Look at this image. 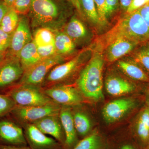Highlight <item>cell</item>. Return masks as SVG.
I'll list each match as a JSON object with an SVG mask.
<instances>
[{"label": "cell", "mask_w": 149, "mask_h": 149, "mask_svg": "<svg viewBox=\"0 0 149 149\" xmlns=\"http://www.w3.org/2000/svg\"><path fill=\"white\" fill-rule=\"evenodd\" d=\"M145 4H146V3L143 0H132L126 10V13H130L138 10Z\"/></svg>", "instance_id": "cell-35"}, {"label": "cell", "mask_w": 149, "mask_h": 149, "mask_svg": "<svg viewBox=\"0 0 149 149\" xmlns=\"http://www.w3.org/2000/svg\"><path fill=\"white\" fill-rule=\"evenodd\" d=\"M18 15L12 7L9 8L0 23L1 29L9 35H12L18 24Z\"/></svg>", "instance_id": "cell-25"}, {"label": "cell", "mask_w": 149, "mask_h": 149, "mask_svg": "<svg viewBox=\"0 0 149 149\" xmlns=\"http://www.w3.org/2000/svg\"><path fill=\"white\" fill-rule=\"evenodd\" d=\"M44 93L58 104L76 105L83 101V97L80 91L72 86H54L46 89Z\"/></svg>", "instance_id": "cell-10"}, {"label": "cell", "mask_w": 149, "mask_h": 149, "mask_svg": "<svg viewBox=\"0 0 149 149\" xmlns=\"http://www.w3.org/2000/svg\"><path fill=\"white\" fill-rule=\"evenodd\" d=\"M72 116L76 132L81 136L87 135L91 127V121L88 116L80 111L75 112Z\"/></svg>", "instance_id": "cell-26"}, {"label": "cell", "mask_w": 149, "mask_h": 149, "mask_svg": "<svg viewBox=\"0 0 149 149\" xmlns=\"http://www.w3.org/2000/svg\"><path fill=\"white\" fill-rule=\"evenodd\" d=\"M61 108L54 102L45 105L21 107L16 105L10 113L19 120L34 123L51 115H59Z\"/></svg>", "instance_id": "cell-7"}, {"label": "cell", "mask_w": 149, "mask_h": 149, "mask_svg": "<svg viewBox=\"0 0 149 149\" xmlns=\"http://www.w3.org/2000/svg\"><path fill=\"white\" fill-rule=\"evenodd\" d=\"M138 10L149 27V3L145 4Z\"/></svg>", "instance_id": "cell-36"}, {"label": "cell", "mask_w": 149, "mask_h": 149, "mask_svg": "<svg viewBox=\"0 0 149 149\" xmlns=\"http://www.w3.org/2000/svg\"><path fill=\"white\" fill-rule=\"evenodd\" d=\"M7 95L19 106L45 105L54 102L37 85H19L10 90Z\"/></svg>", "instance_id": "cell-4"}, {"label": "cell", "mask_w": 149, "mask_h": 149, "mask_svg": "<svg viewBox=\"0 0 149 149\" xmlns=\"http://www.w3.org/2000/svg\"><path fill=\"white\" fill-rule=\"evenodd\" d=\"M9 8L3 1L0 0V23L3 17L8 10Z\"/></svg>", "instance_id": "cell-37"}, {"label": "cell", "mask_w": 149, "mask_h": 149, "mask_svg": "<svg viewBox=\"0 0 149 149\" xmlns=\"http://www.w3.org/2000/svg\"><path fill=\"white\" fill-rule=\"evenodd\" d=\"M59 119L65 133L64 145L65 148L69 149L76 145L77 137L74 127L72 114L69 108H61L60 111Z\"/></svg>", "instance_id": "cell-15"}, {"label": "cell", "mask_w": 149, "mask_h": 149, "mask_svg": "<svg viewBox=\"0 0 149 149\" xmlns=\"http://www.w3.org/2000/svg\"><path fill=\"white\" fill-rule=\"evenodd\" d=\"M105 45L104 58L112 63L131 52L139 45L138 43L120 36H104Z\"/></svg>", "instance_id": "cell-6"}, {"label": "cell", "mask_w": 149, "mask_h": 149, "mask_svg": "<svg viewBox=\"0 0 149 149\" xmlns=\"http://www.w3.org/2000/svg\"><path fill=\"white\" fill-rule=\"evenodd\" d=\"M37 50L40 56L42 58L49 57L56 54L54 45L37 48Z\"/></svg>", "instance_id": "cell-34"}, {"label": "cell", "mask_w": 149, "mask_h": 149, "mask_svg": "<svg viewBox=\"0 0 149 149\" xmlns=\"http://www.w3.org/2000/svg\"><path fill=\"white\" fill-rule=\"evenodd\" d=\"M0 149H30L26 146H10V145L0 144Z\"/></svg>", "instance_id": "cell-38"}, {"label": "cell", "mask_w": 149, "mask_h": 149, "mask_svg": "<svg viewBox=\"0 0 149 149\" xmlns=\"http://www.w3.org/2000/svg\"><path fill=\"white\" fill-rule=\"evenodd\" d=\"M148 102H149V94H148Z\"/></svg>", "instance_id": "cell-45"}, {"label": "cell", "mask_w": 149, "mask_h": 149, "mask_svg": "<svg viewBox=\"0 0 149 149\" xmlns=\"http://www.w3.org/2000/svg\"><path fill=\"white\" fill-rule=\"evenodd\" d=\"M63 32L75 44L85 39L88 35V30L85 25L75 17H72L65 24Z\"/></svg>", "instance_id": "cell-21"}, {"label": "cell", "mask_w": 149, "mask_h": 149, "mask_svg": "<svg viewBox=\"0 0 149 149\" xmlns=\"http://www.w3.org/2000/svg\"><path fill=\"white\" fill-rule=\"evenodd\" d=\"M148 144H149V141Z\"/></svg>", "instance_id": "cell-46"}, {"label": "cell", "mask_w": 149, "mask_h": 149, "mask_svg": "<svg viewBox=\"0 0 149 149\" xmlns=\"http://www.w3.org/2000/svg\"><path fill=\"white\" fill-rule=\"evenodd\" d=\"M119 5V0H105V14L107 19L117 10Z\"/></svg>", "instance_id": "cell-31"}, {"label": "cell", "mask_w": 149, "mask_h": 149, "mask_svg": "<svg viewBox=\"0 0 149 149\" xmlns=\"http://www.w3.org/2000/svg\"><path fill=\"white\" fill-rule=\"evenodd\" d=\"M32 26L56 32L63 26L66 10L59 0H32L29 13Z\"/></svg>", "instance_id": "cell-2"}, {"label": "cell", "mask_w": 149, "mask_h": 149, "mask_svg": "<svg viewBox=\"0 0 149 149\" xmlns=\"http://www.w3.org/2000/svg\"><path fill=\"white\" fill-rule=\"evenodd\" d=\"M137 104V101L131 98L117 99L109 102L102 109L104 120L109 123L118 121L126 113L134 109Z\"/></svg>", "instance_id": "cell-9"}, {"label": "cell", "mask_w": 149, "mask_h": 149, "mask_svg": "<svg viewBox=\"0 0 149 149\" xmlns=\"http://www.w3.org/2000/svg\"><path fill=\"white\" fill-rule=\"evenodd\" d=\"M33 40L37 48L54 45L55 32L47 27H40L35 30Z\"/></svg>", "instance_id": "cell-23"}, {"label": "cell", "mask_w": 149, "mask_h": 149, "mask_svg": "<svg viewBox=\"0 0 149 149\" xmlns=\"http://www.w3.org/2000/svg\"><path fill=\"white\" fill-rule=\"evenodd\" d=\"M120 149H134V148L130 145H126L123 146Z\"/></svg>", "instance_id": "cell-43"}, {"label": "cell", "mask_w": 149, "mask_h": 149, "mask_svg": "<svg viewBox=\"0 0 149 149\" xmlns=\"http://www.w3.org/2000/svg\"><path fill=\"white\" fill-rule=\"evenodd\" d=\"M132 0H119V5L123 10H127Z\"/></svg>", "instance_id": "cell-39"}, {"label": "cell", "mask_w": 149, "mask_h": 149, "mask_svg": "<svg viewBox=\"0 0 149 149\" xmlns=\"http://www.w3.org/2000/svg\"><path fill=\"white\" fill-rule=\"evenodd\" d=\"M117 66L124 74L131 79L149 83L148 74L131 58L118 61Z\"/></svg>", "instance_id": "cell-18"}, {"label": "cell", "mask_w": 149, "mask_h": 149, "mask_svg": "<svg viewBox=\"0 0 149 149\" xmlns=\"http://www.w3.org/2000/svg\"><path fill=\"white\" fill-rule=\"evenodd\" d=\"M65 59L57 54L43 58L35 65L24 70L19 85L38 86L45 80L51 70L56 65L62 63Z\"/></svg>", "instance_id": "cell-5"}, {"label": "cell", "mask_w": 149, "mask_h": 149, "mask_svg": "<svg viewBox=\"0 0 149 149\" xmlns=\"http://www.w3.org/2000/svg\"><path fill=\"white\" fill-rule=\"evenodd\" d=\"M104 60L101 52L95 51L80 72L77 81V88L81 95L95 101L104 99L102 72Z\"/></svg>", "instance_id": "cell-1"}, {"label": "cell", "mask_w": 149, "mask_h": 149, "mask_svg": "<svg viewBox=\"0 0 149 149\" xmlns=\"http://www.w3.org/2000/svg\"><path fill=\"white\" fill-rule=\"evenodd\" d=\"M17 57L24 71L35 65L43 59L38 52L37 46L33 40L22 49Z\"/></svg>", "instance_id": "cell-20"}, {"label": "cell", "mask_w": 149, "mask_h": 149, "mask_svg": "<svg viewBox=\"0 0 149 149\" xmlns=\"http://www.w3.org/2000/svg\"><path fill=\"white\" fill-rule=\"evenodd\" d=\"M32 40L29 20L25 17H22L19 18L18 25L11 35L9 48L12 56L17 57L22 49Z\"/></svg>", "instance_id": "cell-11"}, {"label": "cell", "mask_w": 149, "mask_h": 149, "mask_svg": "<svg viewBox=\"0 0 149 149\" xmlns=\"http://www.w3.org/2000/svg\"><path fill=\"white\" fill-rule=\"evenodd\" d=\"M135 130L140 141L144 144L149 141V105H148L139 113L135 123Z\"/></svg>", "instance_id": "cell-22"}, {"label": "cell", "mask_w": 149, "mask_h": 149, "mask_svg": "<svg viewBox=\"0 0 149 149\" xmlns=\"http://www.w3.org/2000/svg\"><path fill=\"white\" fill-rule=\"evenodd\" d=\"M143 1L145 2H146V4L149 3V0H143Z\"/></svg>", "instance_id": "cell-44"}, {"label": "cell", "mask_w": 149, "mask_h": 149, "mask_svg": "<svg viewBox=\"0 0 149 149\" xmlns=\"http://www.w3.org/2000/svg\"><path fill=\"white\" fill-rule=\"evenodd\" d=\"M5 52H0V63L3 60L5 57Z\"/></svg>", "instance_id": "cell-42"}, {"label": "cell", "mask_w": 149, "mask_h": 149, "mask_svg": "<svg viewBox=\"0 0 149 149\" xmlns=\"http://www.w3.org/2000/svg\"><path fill=\"white\" fill-rule=\"evenodd\" d=\"M16 106L15 103L9 96L0 94V116L11 112Z\"/></svg>", "instance_id": "cell-29"}, {"label": "cell", "mask_w": 149, "mask_h": 149, "mask_svg": "<svg viewBox=\"0 0 149 149\" xmlns=\"http://www.w3.org/2000/svg\"><path fill=\"white\" fill-rule=\"evenodd\" d=\"M0 142L2 145L24 146L27 140L22 128L8 121H0Z\"/></svg>", "instance_id": "cell-13"}, {"label": "cell", "mask_w": 149, "mask_h": 149, "mask_svg": "<svg viewBox=\"0 0 149 149\" xmlns=\"http://www.w3.org/2000/svg\"><path fill=\"white\" fill-rule=\"evenodd\" d=\"M87 51H82L68 61L56 65L47 75V81L56 83L66 80L83 64L88 56Z\"/></svg>", "instance_id": "cell-8"}, {"label": "cell", "mask_w": 149, "mask_h": 149, "mask_svg": "<svg viewBox=\"0 0 149 149\" xmlns=\"http://www.w3.org/2000/svg\"><path fill=\"white\" fill-rule=\"evenodd\" d=\"M32 0H15L12 7L18 14L25 15L29 13Z\"/></svg>", "instance_id": "cell-30"}, {"label": "cell", "mask_w": 149, "mask_h": 149, "mask_svg": "<svg viewBox=\"0 0 149 149\" xmlns=\"http://www.w3.org/2000/svg\"><path fill=\"white\" fill-rule=\"evenodd\" d=\"M11 35L6 33L0 27V52H5L9 48Z\"/></svg>", "instance_id": "cell-33"}, {"label": "cell", "mask_w": 149, "mask_h": 149, "mask_svg": "<svg viewBox=\"0 0 149 149\" xmlns=\"http://www.w3.org/2000/svg\"><path fill=\"white\" fill-rule=\"evenodd\" d=\"M105 86L107 93L113 96L127 95L136 90L134 84L117 75L109 76L106 80Z\"/></svg>", "instance_id": "cell-17"}, {"label": "cell", "mask_w": 149, "mask_h": 149, "mask_svg": "<svg viewBox=\"0 0 149 149\" xmlns=\"http://www.w3.org/2000/svg\"><path fill=\"white\" fill-rule=\"evenodd\" d=\"M134 61L149 75V42H146L134 51L130 56Z\"/></svg>", "instance_id": "cell-24"}, {"label": "cell", "mask_w": 149, "mask_h": 149, "mask_svg": "<svg viewBox=\"0 0 149 149\" xmlns=\"http://www.w3.org/2000/svg\"><path fill=\"white\" fill-rule=\"evenodd\" d=\"M0 64V88H5L21 78L24 72L18 58L11 56Z\"/></svg>", "instance_id": "cell-12"}, {"label": "cell", "mask_w": 149, "mask_h": 149, "mask_svg": "<svg viewBox=\"0 0 149 149\" xmlns=\"http://www.w3.org/2000/svg\"><path fill=\"white\" fill-rule=\"evenodd\" d=\"M76 6L78 9L80 11V0H70Z\"/></svg>", "instance_id": "cell-40"}, {"label": "cell", "mask_w": 149, "mask_h": 149, "mask_svg": "<svg viewBox=\"0 0 149 149\" xmlns=\"http://www.w3.org/2000/svg\"><path fill=\"white\" fill-rule=\"evenodd\" d=\"M56 54L66 59L76 52V44L63 31L55 32Z\"/></svg>", "instance_id": "cell-19"}, {"label": "cell", "mask_w": 149, "mask_h": 149, "mask_svg": "<svg viewBox=\"0 0 149 149\" xmlns=\"http://www.w3.org/2000/svg\"><path fill=\"white\" fill-rule=\"evenodd\" d=\"M101 139L97 131L86 136L76 143L73 149H102Z\"/></svg>", "instance_id": "cell-28"}, {"label": "cell", "mask_w": 149, "mask_h": 149, "mask_svg": "<svg viewBox=\"0 0 149 149\" xmlns=\"http://www.w3.org/2000/svg\"><path fill=\"white\" fill-rule=\"evenodd\" d=\"M101 23L102 25L107 23V19L105 14V0H94Z\"/></svg>", "instance_id": "cell-32"}, {"label": "cell", "mask_w": 149, "mask_h": 149, "mask_svg": "<svg viewBox=\"0 0 149 149\" xmlns=\"http://www.w3.org/2000/svg\"><path fill=\"white\" fill-rule=\"evenodd\" d=\"M59 115L46 116L33 123V124L46 135H49L58 141L64 144L61 124L59 120Z\"/></svg>", "instance_id": "cell-16"}, {"label": "cell", "mask_w": 149, "mask_h": 149, "mask_svg": "<svg viewBox=\"0 0 149 149\" xmlns=\"http://www.w3.org/2000/svg\"><path fill=\"white\" fill-rule=\"evenodd\" d=\"M80 11L91 22L95 24H101L94 0H80Z\"/></svg>", "instance_id": "cell-27"}, {"label": "cell", "mask_w": 149, "mask_h": 149, "mask_svg": "<svg viewBox=\"0 0 149 149\" xmlns=\"http://www.w3.org/2000/svg\"><path fill=\"white\" fill-rule=\"evenodd\" d=\"M26 140L32 149H56V140L46 136L34 124L27 125L26 129Z\"/></svg>", "instance_id": "cell-14"}, {"label": "cell", "mask_w": 149, "mask_h": 149, "mask_svg": "<svg viewBox=\"0 0 149 149\" xmlns=\"http://www.w3.org/2000/svg\"><path fill=\"white\" fill-rule=\"evenodd\" d=\"M106 35L123 36L139 44L149 40V27L138 10L127 13Z\"/></svg>", "instance_id": "cell-3"}, {"label": "cell", "mask_w": 149, "mask_h": 149, "mask_svg": "<svg viewBox=\"0 0 149 149\" xmlns=\"http://www.w3.org/2000/svg\"><path fill=\"white\" fill-rule=\"evenodd\" d=\"M3 1L4 2L8 7H11L13 5L15 0H3Z\"/></svg>", "instance_id": "cell-41"}]
</instances>
